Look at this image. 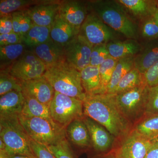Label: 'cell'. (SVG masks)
<instances>
[{
	"label": "cell",
	"instance_id": "cell-29",
	"mask_svg": "<svg viewBox=\"0 0 158 158\" xmlns=\"http://www.w3.org/2000/svg\"><path fill=\"white\" fill-rule=\"evenodd\" d=\"M144 83L143 74L138 69L134 68L127 74L117 85L114 93H122L140 86Z\"/></svg>",
	"mask_w": 158,
	"mask_h": 158
},
{
	"label": "cell",
	"instance_id": "cell-12",
	"mask_svg": "<svg viewBox=\"0 0 158 158\" xmlns=\"http://www.w3.org/2000/svg\"><path fill=\"white\" fill-rule=\"evenodd\" d=\"M83 121L87 126L91 139L92 149L96 154H104L113 146L114 137L97 122L84 115Z\"/></svg>",
	"mask_w": 158,
	"mask_h": 158
},
{
	"label": "cell",
	"instance_id": "cell-46",
	"mask_svg": "<svg viewBox=\"0 0 158 158\" xmlns=\"http://www.w3.org/2000/svg\"><path fill=\"white\" fill-rule=\"evenodd\" d=\"M0 158H9L6 151L0 150Z\"/></svg>",
	"mask_w": 158,
	"mask_h": 158
},
{
	"label": "cell",
	"instance_id": "cell-42",
	"mask_svg": "<svg viewBox=\"0 0 158 158\" xmlns=\"http://www.w3.org/2000/svg\"><path fill=\"white\" fill-rule=\"evenodd\" d=\"M145 158H158V139L153 141Z\"/></svg>",
	"mask_w": 158,
	"mask_h": 158
},
{
	"label": "cell",
	"instance_id": "cell-9",
	"mask_svg": "<svg viewBox=\"0 0 158 158\" xmlns=\"http://www.w3.org/2000/svg\"><path fill=\"white\" fill-rule=\"evenodd\" d=\"M46 69L45 64L33 52L27 49L6 71L19 81L23 82L44 76Z\"/></svg>",
	"mask_w": 158,
	"mask_h": 158
},
{
	"label": "cell",
	"instance_id": "cell-15",
	"mask_svg": "<svg viewBox=\"0 0 158 158\" xmlns=\"http://www.w3.org/2000/svg\"><path fill=\"white\" fill-rule=\"evenodd\" d=\"M21 85L23 94L49 106L55 95V90L44 77L21 82Z\"/></svg>",
	"mask_w": 158,
	"mask_h": 158
},
{
	"label": "cell",
	"instance_id": "cell-47",
	"mask_svg": "<svg viewBox=\"0 0 158 158\" xmlns=\"http://www.w3.org/2000/svg\"><path fill=\"white\" fill-rule=\"evenodd\" d=\"M0 150H6V144L1 138H0Z\"/></svg>",
	"mask_w": 158,
	"mask_h": 158
},
{
	"label": "cell",
	"instance_id": "cell-13",
	"mask_svg": "<svg viewBox=\"0 0 158 158\" xmlns=\"http://www.w3.org/2000/svg\"><path fill=\"white\" fill-rule=\"evenodd\" d=\"M60 2L41 1L25 10L34 25L51 27L59 13Z\"/></svg>",
	"mask_w": 158,
	"mask_h": 158
},
{
	"label": "cell",
	"instance_id": "cell-16",
	"mask_svg": "<svg viewBox=\"0 0 158 158\" xmlns=\"http://www.w3.org/2000/svg\"><path fill=\"white\" fill-rule=\"evenodd\" d=\"M82 117L75 119L66 127L65 136L68 142L75 147L88 150L92 148V143L89 131Z\"/></svg>",
	"mask_w": 158,
	"mask_h": 158
},
{
	"label": "cell",
	"instance_id": "cell-7",
	"mask_svg": "<svg viewBox=\"0 0 158 158\" xmlns=\"http://www.w3.org/2000/svg\"><path fill=\"white\" fill-rule=\"evenodd\" d=\"M49 108L53 121L64 128L84 115L83 101L57 91H55Z\"/></svg>",
	"mask_w": 158,
	"mask_h": 158
},
{
	"label": "cell",
	"instance_id": "cell-39",
	"mask_svg": "<svg viewBox=\"0 0 158 158\" xmlns=\"http://www.w3.org/2000/svg\"><path fill=\"white\" fill-rule=\"evenodd\" d=\"M145 84L149 87L158 85V62L143 74Z\"/></svg>",
	"mask_w": 158,
	"mask_h": 158
},
{
	"label": "cell",
	"instance_id": "cell-30",
	"mask_svg": "<svg viewBox=\"0 0 158 158\" xmlns=\"http://www.w3.org/2000/svg\"><path fill=\"white\" fill-rule=\"evenodd\" d=\"M41 1L34 0H1L0 16L11 14L15 11L26 10L31 6L40 2Z\"/></svg>",
	"mask_w": 158,
	"mask_h": 158
},
{
	"label": "cell",
	"instance_id": "cell-33",
	"mask_svg": "<svg viewBox=\"0 0 158 158\" xmlns=\"http://www.w3.org/2000/svg\"><path fill=\"white\" fill-rule=\"evenodd\" d=\"M138 32L147 40L158 38V23L152 15L140 20Z\"/></svg>",
	"mask_w": 158,
	"mask_h": 158
},
{
	"label": "cell",
	"instance_id": "cell-3",
	"mask_svg": "<svg viewBox=\"0 0 158 158\" xmlns=\"http://www.w3.org/2000/svg\"><path fill=\"white\" fill-rule=\"evenodd\" d=\"M44 77L50 83L55 91L82 101L86 98L80 72L65 60L47 66Z\"/></svg>",
	"mask_w": 158,
	"mask_h": 158
},
{
	"label": "cell",
	"instance_id": "cell-37",
	"mask_svg": "<svg viewBox=\"0 0 158 158\" xmlns=\"http://www.w3.org/2000/svg\"><path fill=\"white\" fill-rule=\"evenodd\" d=\"M158 115V85L149 87L145 116Z\"/></svg>",
	"mask_w": 158,
	"mask_h": 158
},
{
	"label": "cell",
	"instance_id": "cell-22",
	"mask_svg": "<svg viewBox=\"0 0 158 158\" xmlns=\"http://www.w3.org/2000/svg\"><path fill=\"white\" fill-rule=\"evenodd\" d=\"M134 17L141 20L152 15L157 7L158 1L149 0H119L118 1Z\"/></svg>",
	"mask_w": 158,
	"mask_h": 158
},
{
	"label": "cell",
	"instance_id": "cell-8",
	"mask_svg": "<svg viewBox=\"0 0 158 158\" xmlns=\"http://www.w3.org/2000/svg\"><path fill=\"white\" fill-rule=\"evenodd\" d=\"M117 32L105 23L95 14L89 12L79 34L91 45L106 44L118 38Z\"/></svg>",
	"mask_w": 158,
	"mask_h": 158
},
{
	"label": "cell",
	"instance_id": "cell-1",
	"mask_svg": "<svg viewBox=\"0 0 158 158\" xmlns=\"http://www.w3.org/2000/svg\"><path fill=\"white\" fill-rule=\"evenodd\" d=\"M83 106L84 115L103 126L114 138H123L131 131L132 124L119 110L115 94H86Z\"/></svg>",
	"mask_w": 158,
	"mask_h": 158
},
{
	"label": "cell",
	"instance_id": "cell-32",
	"mask_svg": "<svg viewBox=\"0 0 158 158\" xmlns=\"http://www.w3.org/2000/svg\"><path fill=\"white\" fill-rule=\"evenodd\" d=\"M118 60L109 56L107 59L99 66L101 88V93H106L107 88L110 81Z\"/></svg>",
	"mask_w": 158,
	"mask_h": 158
},
{
	"label": "cell",
	"instance_id": "cell-24",
	"mask_svg": "<svg viewBox=\"0 0 158 158\" xmlns=\"http://www.w3.org/2000/svg\"><path fill=\"white\" fill-rule=\"evenodd\" d=\"M23 43L0 46L1 70H7L27 50Z\"/></svg>",
	"mask_w": 158,
	"mask_h": 158
},
{
	"label": "cell",
	"instance_id": "cell-44",
	"mask_svg": "<svg viewBox=\"0 0 158 158\" xmlns=\"http://www.w3.org/2000/svg\"><path fill=\"white\" fill-rule=\"evenodd\" d=\"M8 156L9 158H34L29 156L19 154H8Z\"/></svg>",
	"mask_w": 158,
	"mask_h": 158
},
{
	"label": "cell",
	"instance_id": "cell-31",
	"mask_svg": "<svg viewBox=\"0 0 158 158\" xmlns=\"http://www.w3.org/2000/svg\"><path fill=\"white\" fill-rule=\"evenodd\" d=\"M13 32L22 37L31 29L34 24L26 10L11 13Z\"/></svg>",
	"mask_w": 158,
	"mask_h": 158
},
{
	"label": "cell",
	"instance_id": "cell-21",
	"mask_svg": "<svg viewBox=\"0 0 158 158\" xmlns=\"http://www.w3.org/2000/svg\"><path fill=\"white\" fill-rule=\"evenodd\" d=\"M78 34V32L66 22L58 13L51 27L50 35L51 40L55 43L64 47Z\"/></svg>",
	"mask_w": 158,
	"mask_h": 158
},
{
	"label": "cell",
	"instance_id": "cell-4",
	"mask_svg": "<svg viewBox=\"0 0 158 158\" xmlns=\"http://www.w3.org/2000/svg\"><path fill=\"white\" fill-rule=\"evenodd\" d=\"M19 116L0 117V138L8 154H19L36 158L31 149V138L20 123Z\"/></svg>",
	"mask_w": 158,
	"mask_h": 158
},
{
	"label": "cell",
	"instance_id": "cell-28",
	"mask_svg": "<svg viewBox=\"0 0 158 158\" xmlns=\"http://www.w3.org/2000/svg\"><path fill=\"white\" fill-rule=\"evenodd\" d=\"M135 129L150 140L158 139V115L147 116L138 122Z\"/></svg>",
	"mask_w": 158,
	"mask_h": 158
},
{
	"label": "cell",
	"instance_id": "cell-26",
	"mask_svg": "<svg viewBox=\"0 0 158 158\" xmlns=\"http://www.w3.org/2000/svg\"><path fill=\"white\" fill-rule=\"evenodd\" d=\"M135 57L131 56L118 59L113 72L106 93L113 94L122 79L135 68Z\"/></svg>",
	"mask_w": 158,
	"mask_h": 158
},
{
	"label": "cell",
	"instance_id": "cell-27",
	"mask_svg": "<svg viewBox=\"0 0 158 158\" xmlns=\"http://www.w3.org/2000/svg\"><path fill=\"white\" fill-rule=\"evenodd\" d=\"M50 28L51 27L33 25L23 37V43L31 48L47 42L51 39Z\"/></svg>",
	"mask_w": 158,
	"mask_h": 158
},
{
	"label": "cell",
	"instance_id": "cell-43",
	"mask_svg": "<svg viewBox=\"0 0 158 158\" xmlns=\"http://www.w3.org/2000/svg\"><path fill=\"white\" fill-rule=\"evenodd\" d=\"M91 158H118L115 155V153H114L110 154V155L106 154H96L94 156Z\"/></svg>",
	"mask_w": 158,
	"mask_h": 158
},
{
	"label": "cell",
	"instance_id": "cell-36",
	"mask_svg": "<svg viewBox=\"0 0 158 158\" xmlns=\"http://www.w3.org/2000/svg\"><path fill=\"white\" fill-rule=\"evenodd\" d=\"M109 56L106 44L94 46L90 55V65L99 66Z\"/></svg>",
	"mask_w": 158,
	"mask_h": 158
},
{
	"label": "cell",
	"instance_id": "cell-35",
	"mask_svg": "<svg viewBox=\"0 0 158 158\" xmlns=\"http://www.w3.org/2000/svg\"><path fill=\"white\" fill-rule=\"evenodd\" d=\"M47 147L56 158H75L70 144L66 138L58 144Z\"/></svg>",
	"mask_w": 158,
	"mask_h": 158
},
{
	"label": "cell",
	"instance_id": "cell-5",
	"mask_svg": "<svg viewBox=\"0 0 158 158\" xmlns=\"http://www.w3.org/2000/svg\"><path fill=\"white\" fill-rule=\"evenodd\" d=\"M20 123L34 141L47 146L55 145L66 138L65 128L53 121L40 117L19 115Z\"/></svg>",
	"mask_w": 158,
	"mask_h": 158
},
{
	"label": "cell",
	"instance_id": "cell-48",
	"mask_svg": "<svg viewBox=\"0 0 158 158\" xmlns=\"http://www.w3.org/2000/svg\"><path fill=\"white\" fill-rule=\"evenodd\" d=\"M157 7H158V3H157Z\"/></svg>",
	"mask_w": 158,
	"mask_h": 158
},
{
	"label": "cell",
	"instance_id": "cell-6",
	"mask_svg": "<svg viewBox=\"0 0 158 158\" xmlns=\"http://www.w3.org/2000/svg\"><path fill=\"white\" fill-rule=\"evenodd\" d=\"M149 87L145 83L116 94V100L121 113L131 124L140 121L145 116Z\"/></svg>",
	"mask_w": 158,
	"mask_h": 158
},
{
	"label": "cell",
	"instance_id": "cell-2",
	"mask_svg": "<svg viewBox=\"0 0 158 158\" xmlns=\"http://www.w3.org/2000/svg\"><path fill=\"white\" fill-rule=\"evenodd\" d=\"M88 11L128 39H138V25L118 1L92 0L87 2Z\"/></svg>",
	"mask_w": 158,
	"mask_h": 158
},
{
	"label": "cell",
	"instance_id": "cell-11",
	"mask_svg": "<svg viewBox=\"0 0 158 158\" xmlns=\"http://www.w3.org/2000/svg\"><path fill=\"white\" fill-rule=\"evenodd\" d=\"M153 141L134 129L123 138L115 155L118 158H145Z\"/></svg>",
	"mask_w": 158,
	"mask_h": 158
},
{
	"label": "cell",
	"instance_id": "cell-38",
	"mask_svg": "<svg viewBox=\"0 0 158 158\" xmlns=\"http://www.w3.org/2000/svg\"><path fill=\"white\" fill-rule=\"evenodd\" d=\"M31 149L36 158H56L48 148L31 139Z\"/></svg>",
	"mask_w": 158,
	"mask_h": 158
},
{
	"label": "cell",
	"instance_id": "cell-10",
	"mask_svg": "<svg viewBox=\"0 0 158 158\" xmlns=\"http://www.w3.org/2000/svg\"><path fill=\"white\" fill-rule=\"evenodd\" d=\"M93 47L78 34L64 47L65 60L80 72L90 65Z\"/></svg>",
	"mask_w": 158,
	"mask_h": 158
},
{
	"label": "cell",
	"instance_id": "cell-19",
	"mask_svg": "<svg viewBox=\"0 0 158 158\" xmlns=\"http://www.w3.org/2000/svg\"><path fill=\"white\" fill-rule=\"evenodd\" d=\"M110 56L114 59H120L131 56H135L141 50L142 45L136 40H115L106 44Z\"/></svg>",
	"mask_w": 158,
	"mask_h": 158
},
{
	"label": "cell",
	"instance_id": "cell-40",
	"mask_svg": "<svg viewBox=\"0 0 158 158\" xmlns=\"http://www.w3.org/2000/svg\"><path fill=\"white\" fill-rule=\"evenodd\" d=\"M23 43V37L14 32L10 34H0V46Z\"/></svg>",
	"mask_w": 158,
	"mask_h": 158
},
{
	"label": "cell",
	"instance_id": "cell-14",
	"mask_svg": "<svg viewBox=\"0 0 158 158\" xmlns=\"http://www.w3.org/2000/svg\"><path fill=\"white\" fill-rule=\"evenodd\" d=\"M88 12L87 2L75 0L60 2L59 15L79 33Z\"/></svg>",
	"mask_w": 158,
	"mask_h": 158
},
{
	"label": "cell",
	"instance_id": "cell-23",
	"mask_svg": "<svg viewBox=\"0 0 158 158\" xmlns=\"http://www.w3.org/2000/svg\"><path fill=\"white\" fill-rule=\"evenodd\" d=\"M82 86L86 94H100L99 66L89 65L80 71Z\"/></svg>",
	"mask_w": 158,
	"mask_h": 158
},
{
	"label": "cell",
	"instance_id": "cell-41",
	"mask_svg": "<svg viewBox=\"0 0 158 158\" xmlns=\"http://www.w3.org/2000/svg\"><path fill=\"white\" fill-rule=\"evenodd\" d=\"M13 32L11 14L0 17V34H10Z\"/></svg>",
	"mask_w": 158,
	"mask_h": 158
},
{
	"label": "cell",
	"instance_id": "cell-20",
	"mask_svg": "<svg viewBox=\"0 0 158 158\" xmlns=\"http://www.w3.org/2000/svg\"><path fill=\"white\" fill-rule=\"evenodd\" d=\"M24 101L22 91L14 90L1 96L0 117L19 116L22 111Z\"/></svg>",
	"mask_w": 158,
	"mask_h": 158
},
{
	"label": "cell",
	"instance_id": "cell-17",
	"mask_svg": "<svg viewBox=\"0 0 158 158\" xmlns=\"http://www.w3.org/2000/svg\"><path fill=\"white\" fill-rule=\"evenodd\" d=\"M29 50L33 52L46 67L65 60L64 47L55 43L51 39L30 48Z\"/></svg>",
	"mask_w": 158,
	"mask_h": 158
},
{
	"label": "cell",
	"instance_id": "cell-25",
	"mask_svg": "<svg viewBox=\"0 0 158 158\" xmlns=\"http://www.w3.org/2000/svg\"><path fill=\"white\" fill-rule=\"evenodd\" d=\"M23 94L25 101L21 114L27 117H40L52 120L48 106L40 102L37 100Z\"/></svg>",
	"mask_w": 158,
	"mask_h": 158
},
{
	"label": "cell",
	"instance_id": "cell-45",
	"mask_svg": "<svg viewBox=\"0 0 158 158\" xmlns=\"http://www.w3.org/2000/svg\"><path fill=\"white\" fill-rule=\"evenodd\" d=\"M152 16L156 20V21L158 23V7H157L155 9V10L154 11L152 15Z\"/></svg>",
	"mask_w": 158,
	"mask_h": 158
},
{
	"label": "cell",
	"instance_id": "cell-18",
	"mask_svg": "<svg viewBox=\"0 0 158 158\" xmlns=\"http://www.w3.org/2000/svg\"><path fill=\"white\" fill-rule=\"evenodd\" d=\"M158 62V38L147 40L135 57V68L144 74Z\"/></svg>",
	"mask_w": 158,
	"mask_h": 158
},
{
	"label": "cell",
	"instance_id": "cell-34",
	"mask_svg": "<svg viewBox=\"0 0 158 158\" xmlns=\"http://www.w3.org/2000/svg\"><path fill=\"white\" fill-rule=\"evenodd\" d=\"M22 91L21 82L6 70L0 73V96L11 91Z\"/></svg>",
	"mask_w": 158,
	"mask_h": 158
}]
</instances>
